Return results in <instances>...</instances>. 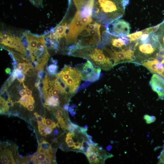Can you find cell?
Returning a JSON list of instances; mask_svg holds the SVG:
<instances>
[{
	"label": "cell",
	"instance_id": "obj_1",
	"mask_svg": "<svg viewBox=\"0 0 164 164\" xmlns=\"http://www.w3.org/2000/svg\"><path fill=\"white\" fill-rule=\"evenodd\" d=\"M129 0H94L92 18L102 25L122 17Z\"/></svg>",
	"mask_w": 164,
	"mask_h": 164
},
{
	"label": "cell",
	"instance_id": "obj_2",
	"mask_svg": "<svg viewBox=\"0 0 164 164\" xmlns=\"http://www.w3.org/2000/svg\"><path fill=\"white\" fill-rule=\"evenodd\" d=\"M67 54L87 59L95 66L104 70H110L114 66L112 61L100 44L95 46L77 48Z\"/></svg>",
	"mask_w": 164,
	"mask_h": 164
},
{
	"label": "cell",
	"instance_id": "obj_3",
	"mask_svg": "<svg viewBox=\"0 0 164 164\" xmlns=\"http://www.w3.org/2000/svg\"><path fill=\"white\" fill-rule=\"evenodd\" d=\"M101 25L93 20L77 36L74 43L67 48V53L76 49L98 46L101 42Z\"/></svg>",
	"mask_w": 164,
	"mask_h": 164
},
{
	"label": "cell",
	"instance_id": "obj_4",
	"mask_svg": "<svg viewBox=\"0 0 164 164\" xmlns=\"http://www.w3.org/2000/svg\"><path fill=\"white\" fill-rule=\"evenodd\" d=\"M134 55L136 58H153L158 53H156L161 46L154 35V32L144 34L139 39L134 41Z\"/></svg>",
	"mask_w": 164,
	"mask_h": 164
},
{
	"label": "cell",
	"instance_id": "obj_5",
	"mask_svg": "<svg viewBox=\"0 0 164 164\" xmlns=\"http://www.w3.org/2000/svg\"><path fill=\"white\" fill-rule=\"evenodd\" d=\"M55 76L65 85L66 93L71 95L75 93L82 79L79 72L77 69L66 65Z\"/></svg>",
	"mask_w": 164,
	"mask_h": 164
},
{
	"label": "cell",
	"instance_id": "obj_6",
	"mask_svg": "<svg viewBox=\"0 0 164 164\" xmlns=\"http://www.w3.org/2000/svg\"><path fill=\"white\" fill-rule=\"evenodd\" d=\"M93 20L92 18L82 17L79 11L77 10L69 25L67 35L68 47L74 43L79 33Z\"/></svg>",
	"mask_w": 164,
	"mask_h": 164
},
{
	"label": "cell",
	"instance_id": "obj_7",
	"mask_svg": "<svg viewBox=\"0 0 164 164\" xmlns=\"http://www.w3.org/2000/svg\"><path fill=\"white\" fill-rule=\"evenodd\" d=\"M101 43L103 46L111 50L117 51L129 47L133 42L126 36H120L111 34L106 30L103 32Z\"/></svg>",
	"mask_w": 164,
	"mask_h": 164
},
{
	"label": "cell",
	"instance_id": "obj_8",
	"mask_svg": "<svg viewBox=\"0 0 164 164\" xmlns=\"http://www.w3.org/2000/svg\"><path fill=\"white\" fill-rule=\"evenodd\" d=\"M134 42H133L129 47L117 51L111 50L102 45V46L115 66L121 63L132 61L135 60L134 55Z\"/></svg>",
	"mask_w": 164,
	"mask_h": 164
},
{
	"label": "cell",
	"instance_id": "obj_9",
	"mask_svg": "<svg viewBox=\"0 0 164 164\" xmlns=\"http://www.w3.org/2000/svg\"><path fill=\"white\" fill-rule=\"evenodd\" d=\"M75 68L79 72L81 79L84 80L94 82L100 77L101 69L96 67L89 61L77 65Z\"/></svg>",
	"mask_w": 164,
	"mask_h": 164
},
{
	"label": "cell",
	"instance_id": "obj_10",
	"mask_svg": "<svg viewBox=\"0 0 164 164\" xmlns=\"http://www.w3.org/2000/svg\"><path fill=\"white\" fill-rule=\"evenodd\" d=\"M106 31L118 36H125L129 34L130 25L128 22L122 19H117L104 25Z\"/></svg>",
	"mask_w": 164,
	"mask_h": 164
},
{
	"label": "cell",
	"instance_id": "obj_11",
	"mask_svg": "<svg viewBox=\"0 0 164 164\" xmlns=\"http://www.w3.org/2000/svg\"><path fill=\"white\" fill-rule=\"evenodd\" d=\"M152 90L158 95L159 98L164 99V79L158 75L154 74L150 81Z\"/></svg>",
	"mask_w": 164,
	"mask_h": 164
},
{
	"label": "cell",
	"instance_id": "obj_12",
	"mask_svg": "<svg viewBox=\"0 0 164 164\" xmlns=\"http://www.w3.org/2000/svg\"><path fill=\"white\" fill-rule=\"evenodd\" d=\"M159 61L156 58H151L143 62L142 65L147 68L152 73L158 74L157 64Z\"/></svg>",
	"mask_w": 164,
	"mask_h": 164
},
{
	"label": "cell",
	"instance_id": "obj_13",
	"mask_svg": "<svg viewBox=\"0 0 164 164\" xmlns=\"http://www.w3.org/2000/svg\"><path fill=\"white\" fill-rule=\"evenodd\" d=\"M148 34V33L146 29L128 35L126 36L130 39L131 42H134L139 39L144 34Z\"/></svg>",
	"mask_w": 164,
	"mask_h": 164
},
{
	"label": "cell",
	"instance_id": "obj_14",
	"mask_svg": "<svg viewBox=\"0 0 164 164\" xmlns=\"http://www.w3.org/2000/svg\"><path fill=\"white\" fill-rule=\"evenodd\" d=\"M38 151H43L48 153L53 152L50 144L44 140H43L39 143Z\"/></svg>",
	"mask_w": 164,
	"mask_h": 164
},
{
	"label": "cell",
	"instance_id": "obj_15",
	"mask_svg": "<svg viewBox=\"0 0 164 164\" xmlns=\"http://www.w3.org/2000/svg\"><path fill=\"white\" fill-rule=\"evenodd\" d=\"M60 104L59 101L55 100L51 96L46 98L45 104L51 107H59Z\"/></svg>",
	"mask_w": 164,
	"mask_h": 164
},
{
	"label": "cell",
	"instance_id": "obj_16",
	"mask_svg": "<svg viewBox=\"0 0 164 164\" xmlns=\"http://www.w3.org/2000/svg\"><path fill=\"white\" fill-rule=\"evenodd\" d=\"M42 122L45 126H49L53 129L56 126L59 127L58 123H56L50 119L47 118L46 119L45 118H43Z\"/></svg>",
	"mask_w": 164,
	"mask_h": 164
},
{
	"label": "cell",
	"instance_id": "obj_17",
	"mask_svg": "<svg viewBox=\"0 0 164 164\" xmlns=\"http://www.w3.org/2000/svg\"><path fill=\"white\" fill-rule=\"evenodd\" d=\"M73 132H69L67 134L65 142L69 148L74 147V143L72 139Z\"/></svg>",
	"mask_w": 164,
	"mask_h": 164
},
{
	"label": "cell",
	"instance_id": "obj_18",
	"mask_svg": "<svg viewBox=\"0 0 164 164\" xmlns=\"http://www.w3.org/2000/svg\"><path fill=\"white\" fill-rule=\"evenodd\" d=\"M58 67L56 64H51L49 65L47 68L48 72L49 75H54L56 74Z\"/></svg>",
	"mask_w": 164,
	"mask_h": 164
},
{
	"label": "cell",
	"instance_id": "obj_19",
	"mask_svg": "<svg viewBox=\"0 0 164 164\" xmlns=\"http://www.w3.org/2000/svg\"><path fill=\"white\" fill-rule=\"evenodd\" d=\"M57 118L58 122L60 124L62 128L64 131L68 130L67 125H66L64 118L61 117Z\"/></svg>",
	"mask_w": 164,
	"mask_h": 164
},
{
	"label": "cell",
	"instance_id": "obj_20",
	"mask_svg": "<svg viewBox=\"0 0 164 164\" xmlns=\"http://www.w3.org/2000/svg\"><path fill=\"white\" fill-rule=\"evenodd\" d=\"M79 127L78 125L71 122L70 121L68 123V130L70 132H74Z\"/></svg>",
	"mask_w": 164,
	"mask_h": 164
},
{
	"label": "cell",
	"instance_id": "obj_21",
	"mask_svg": "<svg viewBox=\"0 0 164 164\" xmlns=\"http://www.w3.org/2000/svg\"><path fill=\"white\" fill-rule=\"evenodd\" d=\"M144 119L147 124H149L154 122L156 120V118L154 116H150L145 114L144 116Z\"/></svg>",
	"mask_w": 164,
	"mask_h": 164
},
{
	"label": "cell",
	"instance_id": "obj_22",
	"mask_svg": "<svg viewBox=\"0 0 164 164\" xmlns=\"http://www.w3.org/2000/svg\"><path fill=\"white\" fill-rule=\"evenodd\" d=\"M18 102L19 103L24 107H26L29 104L28 101V96L26 95L25 96H22L20 98Z\"/></svg>",
	"mask_w": 164,
	"mask_h": 164
},
{
	"label": "cell",
	"instance_id": "obj_23",
	"mask_svg": "<svg viewBox=\"0 0 164 164\" xmlns=\"http://www.w3.org/2000/svg\"><path fill=\"white\" fill-rule=\"evenodd\" d=\"M56 108L55 115L57 118L61 117L65 114L64 111L62 109L58 107Z\"/></svg>",
	"mask_w": 164,
	"mask_h": 164
},
{
	"label": "cell",
	"instance_id": "obj_24",
	"mask_svg": "<svg viewBox=\"0 0 164 164\" xmlns=\"http://www.w3.org/2000/svg\"><path fill=\"white\" fill-rule=\"evenodd\" d=\"M158 158L159 160L158 163L164 164V146Z\"/></svg>",
	"mask_w": 164,
	"mask_h": 164
},
{
	"label": "cell",
	"instance_id": "obj_25",
	"mask_svg": "<svg viewBox=\"0 0 164 164\" xmlns=\"http://www.w3.org/2000/svg\"><path fill=\"white\" fill-rule=\"evenodd\" d=\"M47 75V73L44 71L39 70L38 72V77L42 79H44Z\"/></svg>",
	"mask_w": 164,
	"mask_h": 164
},
{
	"label": "cell",
	"instance_id": "obj_26",
	"mask_svg": "<svg viewBox=\"0 0 164 164\" xmlns=\"http://www.w3.org/2000/svg\"><path fill=\"white\" fill-rule=\"evenodd\" d=\"M26 63H19L17 65V68L20 71L23 72L25 69Z\"/></svg>",
	"mask_w": 164,
	"mask_h": 164
},
{
	"label": "cell",
	"instance_id": "obj_27",
	"mask_svg": "<svg viewBox=\"0 0 164 164\" xmlns=\"http://www.w3.org/2000/svg\"><path fill=\"white\" fill-rule=\"evenodd\" d=\"M34 114L35 116V118L37 119V121H39L42 122V119L43 118L41 117L40 115H39L37 112H35L34 113Z\"/></svg>",
	"mask_w": 164,
	"mask_h": 164
},
{
	"label": "cell",
	"instance_id": "obj_28",
	"mask_svg": "<svg viewBox=\"0 0 164 164\" xmlns=\"http://www.w3.org/2000/svg\"><path fill=\"white\" fill-rule=\"evenodd\" d=\"M28 100L29 104H34L35 103V101L33 97L32 96H28Z\"/></svg>",
	"mask_w": 164,
	"mask_h": 164
},
{
	"label": "cell",
	"instance_id": "obj_29",
	"mask_svg": "<svg viewBox=\"0 0 164 164\" xmlns=\"http://www.w3.org/2000/svg\"><path fill=\"white\" fill-rule=\"evenodd\" d=\"M45 130L47 135L51 134L52 132L53 128L48 126H45Z\"/></svg>",
	"mask_w": 164,
	"mask_h": 164
},
{
	"label": "cell",
	"instance_id": "obj_30",
	"mask_svg": "<svg viewBox=\"0 0 164 164\" xmlns=\"http://www.w3.org/2000/svg\"><path fill=\"white\" fill-rule=\"evenodd\" d=\"M27 109L30 111H32L34 108V107L32 104H30L28 105L26 107Z\"/></svg>",
	"mask_w": 164,
	"mask_h": 164
},
{
	"label": "cell",
	"instance_id": "obj_31",
	"mask_svg": "<svg viewBox=\"0 0 164 164\" xmlns=\"http://www.w3.org/2000/svg\"><path fill=\"white\" fill-rule=\"evenodd\" d=\"M19 94L22 96H25L26 95V89H22L19 91Z\"/></svg>",
	"mask_w": 164,
	"mask_h": 164
},
{
	"label": "cell",
	"instance_id": "obj_32",
	"mask_svg": "<svg viewBox=\"0 0 164 164\" xmlns=\"http://www.w3.org/2000/svg\"><path fill=\"white\" fill-rule=\"evenodd\" d=\"M25 89L26 91V95L28 96H32V92L31 90L28 88L27 87Z\"/></svg>",
	"mask_w": 164,
	"mask_h": 164
},
{
	"label": "cell",
	"instance_id": "obj_33",
	"mask_svg": "<svg viewBox=\"0 0 164 164\" xmlns=\"http://www.w3.org/2000/svg\"><path fill=\"white\" fill-rule=\"evenodd\" d=\"M5 71L7 74H9L10 75L11 74L12 72H11V70L10 68H6L5 70Z\"/></svg>",
	"mask_w": 164,
	"mask_h": 164
},
{
	"label": "cell",
	"instance_id": "obj_34",
	"mask_svg": "<svg viewBox=\"0 0 164 164\" xmlns=\"http://www.w3.org/2000/svg\"><path fill=\"white\" fill-rule=\"evenodd\" d=\"M63 109L66 111H67L68 109V104H65L63 106Z\"/></svg>",
	"mask_w": 164,
	"mask_h": 164
},
{
	"label": "cell",
	"instance_id": "obj_35",
	"mask_svg": "<svg viewBox=\"0 0 164 164\" xmlns=\"http://www.w3.org/2000/svg\"><path fill=\"white\" fill-rule=\"evenodd\" d=\"M58 133V131L56 129L54 130V134L55 135H57Z\"/></svg>",
	"mask_w": 164,
	"mask_h": 164
},
{
	"label": "cell",
	"instance_id": "obj_36",
	"mask_svg": "<svg viewBox=\"0 0 164 164\" xmlns=\"http://www.w3.org/2000/svg\"><path fill=\"white\" fill-rule=\"evenodd\" d=\"M161 62L164 64V58L163 60H162Z\"/></svg>",
	"mask_w": 164,
	"mask_h": 164
},
{
	"label": "cell",
	"instance_id": "obj_37",
	"mask_svg": "<svg viewBox=\"0 0 164 164\" xmlns=\"http://www.w3.org/2000/svg\"><path fill=\"white\" fill-rule=\"evenodd\" d=\"M161 57L164 58V54L161 56Z\"/></svg>",
	"mask_w": 164,
	"mask_h": 164
}]
</instances>
